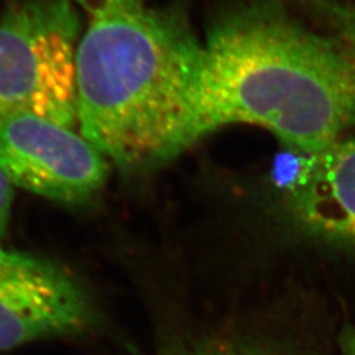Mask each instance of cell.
<instances>
[{"mask_svg":"<svg viewBox=\"0 0 355 355\" xmlns=\"http://www.w3.org/2000/svg\"><path fill=\"white\" fill-rule=\"evenodd\" d=\"M234 124L300 157L328 150L355 128V44L305 26L280 0L230 7L203 45L191 146Z\"/></svg>","mask_w":355,"mask_h":355,"instance_id":"6da1fadb","label":"cell"},{"mask_svg":"<svg viewBox=\"0 0 355 355\" xmlns=\"http://www.w3.org/2000/svg\"><path fill=\"white\" fill-rule=\"evenodd\" d=\"M203 44L177 12L92 17L76 51L79 132L127 173L187 150Z\"/></svg>","mask_w":355,"mask_h":355,"instance_id":"7a4b0ae2","label":"cell"},{"mask_svg":"<svg viewBox=\"0 0 355 355\" xmlns=\"http://www.w3.org/2000/svg\"><path fill=\"white\" fill-rule=\"evenodd\" d=\"M70 0H31L0 17V120L29 114L78 127Z\"/></svg>","mask_w":355,"mask_h":355,"instance_id":"3957f363","label":"cell"},{"mask_svg":"<svg viewBox=\"0 0 355 355\" xmlns=\"http://www.w3.org/2000/svg\"><path fill=\"white\" fill-rule=\"evenodd\" d=\"M0 170L13 187L79 205L103 190L110 161L74 128L17 114L0 120Z\"/></svg>","mask_w":355,"mask_h":355,"instance_id":"277c9868","label":"cell"},{"mask_svg":"<svg viewBox=\"0 0 355 355\" xmlns=\"http://www.w3.org/2000/svg\"><path fill=\"white\" fill-rule=\"evenodd\" d=\"M94 321L89 295L64 268L0 246V352L78 334Z\"/></svg>","mask_w":355,"mask_h":355,"instance_id":"5b68a950","label":"cell"},{"mask_svg":"<svg viewBox=\"0 0 355 355\" xmlns=\"http://www.w3.org/2000/svg\"><path fill=\"white\" fill-rule=\"evenodd\" d=\"M302 158L288 189L292 216L311 233L355 248V137Z\"/></svg>","mask_w":355,"mask_h":355,"instance_id":"8992f818","label":"cell"},{"mask_svg":"<svg viewBox=\"0 0 355 355\" xmlns=\"http://www.w3.org/2000/svg\"><path fill=\"white\" fill-rule=\"evenodd\" d=\"M167 355H325L296 338L275 336H237L209 340Z\"/></svg>","mask_w":355,"mask_h":355,"instance_id":"52a82bcc","label":"cell"},{"mask_svg":"<svg viewBox=\"0 0 355 355\" xmlns=\"http://www.w3.org/2000/svg\"><path fill=\"white\" fill-rule=\"evenodd\" d=\"M318 15L336 35L355 44V6L340 0H321Z\"/></svg>","mask_w":355,"mask_h":355,"instance_id":"ba28073f","label":"cell"},{"mask_svg":"<svg viewBox=\"0 0 355 355\" xmlns=\"http://www.w3.org/2000/svg\"><path fill=\"white\" fill-rule=\"evenodd\" d=\"M71 1V0H70ZM92 17L133 10L142 6V0H73Z\"/></svg>","mask_w":355,"mask_h":355,"instance_id":"9c48e42d","label":"cell"},{"mask_svg":"<svg viewBox=\"0 0 355 355\" xmlns=\"http://www.w3.org/2000/svg\"><path fill=\"white\" fill-rule=\"evenodd\" d=\"M13 203V184L0 170V237L8 227Z\"/></svg>","mask_w":355,"mask_h":355,"instance_id":"30bf717a","label":"cell"},{"mask_svg":"<svg viewBox=\"0 0 355 355\" xmlns=\"http://www.w3.org/2000/svg\"><path fill=\"white\" fill-rule=\"evenodd\" d=\"M337 355H355V324H345L336 340Z\"/></svg>","mask_w":355,"mask_h":355,"instance_id":"8fae6325","label":"cell"}]
</instances>
